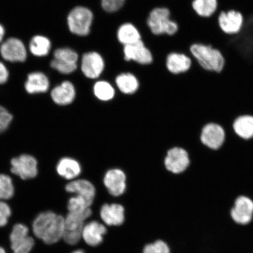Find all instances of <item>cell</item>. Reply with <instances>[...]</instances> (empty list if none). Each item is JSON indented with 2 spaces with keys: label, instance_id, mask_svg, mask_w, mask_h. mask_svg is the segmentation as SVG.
Segmentation results:
<instances>
[{
  "label": "cell",
  "instance_id": "cell-8",
  "mask_svg": "<svg viewBox=\"0 0 253 253\" xmlns=\"http://www.w3.org/2000/svg\"><path fill=\"white\" fill-rule=\"evenodd\" d=\"M105 68V61L102 55L96 51L84 53L82 56L81 68L87 78L97 79L103 74Z\"/></svg>",
  "mask_w": 253,
  "mask_h": 253
},
{
  "label": "cell",
  "instance_id": "cell-12",
  "mask_svg": "<svg viewBox=\"0 0 253 253\" xmlns=\"http://www.w3.org/2000/svg\"><path fill=\"white\" fill-rule=\"evenodd\" d=\"M103 182L109 194L114 197H119L126 191V175L121 169L109 170L104 176Z\"/></svg>",
  "mask_w": 253,
  "mask_h": 253
},
{
  "label": "cell",
  "instance_id": "cell-26",
  "mask_svg": "<svg viewBox=\"0 0 253 253\" xmlns=\"http://www.w3.org/2000/svg\"><path fill=\"white\" fill-rule=\"evenodd\" d=\"M91 205L84 198L75 195L69 199L68 209L69 212L90 217L92 213L90 209Z\"/></svg>",
  "mask_w": 253,
  "mask_h": 253
},
{
  "label": "cell",
  "instance_id": "cell-37",
  "mask_svg": "<svg viewBox=\"0 0 253 253\" xmlns=\"http://www.w3.org/2000/svg\"><path fill=\"white\" fill-rule=\"evenodd\" d=\"M35 245L33 237H29L23 243L12 249L13 253H30Z\"/></svg>",
  "mask_w": 253,
  "mask_h": 253
},
{
  "label": "cell",
  "instance_id": "cell-39",
  "mask_svg": "<svg viewBox=\"0 0 253 253\" xmlns=\"http://www.w3.org/2000/svg\"><path fill=\"white\" fill-rule=\"evenodd\" d=\"M5 35V28L1 23H0V44H1L3 41H4Z\"/></svg>",
  "mask_w": 253,
  "mask_h": 253
},
{
  "label": "cell",
  "instance_id": "cell-25",
  "mask_svg": "<svg viewBox=\"0 0 253 253\" xmlns=\"http://www.w3.org/2000/svg\"><path fill=\"white\" fill-rule=\"evenodd\" d=\"M192 8L196 14L201 18H210L217 10V0H193Z\"/></svg>",
  "mask_w": 253,
  "mask_h": 253
},
{
  "label": "cell",
  "instance_id": "cell-7",
  "mask_svg": "<svg viewBox=\"0 0 253 253\" xmlns=\"http://www.w3.org/2000/svg\"><path fill=\"white\" fill-rule=\"evenodd\" d=\"M0 55L4 61L9 62H24L27 59V49L23 41L11 37L1 43Z\"/></svg>",
  "mask_w": 253,
  "mask_h": 253
},
{
  "label": "cell",
  "instance_id": "cell-20",
  "mask_svg": "<svg viewBox=\"0 0 253 253\" xmlns=\"http://www.w3.org/2000/svg\"><path fill=\"white\" fill-rule=\"evenodd\" d=\"M65 190L69 193L80 196L91 205L93 204L96 189L93 183L86 179H74L65 186Z\"/></svg>",
  "mask_w": 253,
  "mask_h": 253
},
{
  "label": "cell",
  "instance_id": "cell-18",
  "mask_svg": "<svg viewBox=\"0 0 253 253\" xmlns=\"http://www.w3.org/2000/svg\"><path fill=\"white\" fill-rule=\"evenodd\" d=\"M253 214V202L251 199L245 197L237 198L231 211L233 220L237 223L247 224L252 220Z\"/></svg>",
  "mask_w": 253,
  "mask_h": 253
},
{
  "label": "cell",
  "instance_id": "cell-6",
  "mask_svg": "<svg viewBox=\"0 0 253 253\" xmlns=\"http://www.w3.org/2000/svg\"><path fill=\"white\" fill-rule=\"evenodd\" d=\"M89 217L85 215L69 212L65 218L63 239L69 245L78 244L82 239L85 221Z\"/></svg>",
  "mask_w": 253,
  "mask_h": 253
},
{
  "label": "cell",
  "instance_id": "cell-40",
  "mask_svg": "<svg viewBox=\"0 0 253 253\" xmlns=\"http://www.w3.org/2000/svg\"><path fill=\"white\" fill-rule=\"evenodd\" d=\"M72 253H85L84 251H82V250H77V251H75L73 252Z\"/></svg>",
  "mask_w": 253,
  "mask_h": 253
},
{
  "label": "cell",
  "instance_id": "cell-32",
  "mask_svg": "<svg viewBox=\"0 0 253 253\" xmlns=\"http://www.w3.org/2000/svg\"><path fill=\"white\" fill-rule=\"evenodd\" d=\"M50 67L63 75H70L77 70L78 64L59 61L53 59L50 62Z\"/></svg>",
  "mask_w": 253,
  "mask_h": 253
},
{
  "label": "cell",
  "instance_id": "cell-28",
  "mask_svg": "<svg viewBox=\"0 0 253 253\" xmlns=\"http://www.w3.org/2000/svg\"><path fill=\"white\" fill-rule=\"evenodd\" d=\"M93 91L95 96L104 102L113 99L115 95V88L105 81H97L94 85Z\"/></svg>",
  "mask_w": 253,
  "mask_h": 253
},
{
  "label": "cell",
  "instance_id": "cell-15",
  "mask_svg": "<svg viewBox=\"0 0 253 253\" xmlns=\"http://www.w3.org/2000/svg\"><path fill=\"white\" fill-rule=\"evenodd\" d=\"M125 210L118 204H104L101 208L100 215L104 223L110 226H121L125 220Z\"/></svg>",
  "mask_w": 253,
  "mask_h": 253
},
{
  "label": "cell",
  "instance_id": "cell-2",
  "mask_svg": "<svg viewBox=\"0 0 253 253\" xmlns=\"http://www.w3.org/2000/svg\"><path fill=\"white\" fill-rule=\"evenodd\" d=\"M192 58L204 71L220 74L225 66L223 53L211 45L200 43L192 44L189 47Z\"/></svg>",
  "mask_w": 253,
  "mask_h": 253
},
{
  "label": "cell",
  "instance_id": "cell-36",
  "mask_svg": "<svg viewBox=\"0 0 253 253\" xmlns=\"http://www.w3.org/2000/svg\"><path fill=\"white\" fill-rule=\"evenodd\" d=\"M11 215V210L9 206L4 201H0V227L7 225Z\"/></svg>",
  "mask_w": 253,
  "mask_h": 253
},
{
  "label": "cell",
  "instance_id": "cell-19",
  "mask_svg": "<svg viewBox=\"0 0 253 253\" xmlns=\"http://www.w3.org/2000/svg\"><path fill=\"white\" fill-rule=\"evenodd\" d=\"M225 134L223 129L216 124H209L203 128L201 140L203 143L211 149L216 150L223 144Z\"/></svg>",
  "mask_w": 253,
  "mask_h": 253
},
{
  "label": "cell",
  "instance_id": "cell-9",
  "mask_svg": "<svg viewBox=\"0 0 253 253\" xmlns=\"http://www.w3.org/2000/svg\"><path fill=\"white\" fill-rule=\"evenodd\" d=\"M218 24L223 33L233 36L241 32L245 24V18L241 12L231 9L221 11L217 17Z\"/></svg>",
  "mask_w": 253,
  "mask_h": 253
},
{
  "label": "cell",
  "instance_id": "cell-11",
  "mask_svg": "<svg viewBox=\"0 0 253 253\" xmlns=\"http://www.w3.org/2000/svg\"><path fill=\"white\" fill-rule=\"evenodd\" d=\"M189 165L188 154L183 148L175 147L168 151L165 166L168 170L173 173H181Z\"/></svg>",
  "mask_w": 253,
  "mask_h": 253
},
{
  "label": "cell",
  "instance_id": "cell-33",
  "mask_svg": "<svg viewBox=\"0 0 253 253\" xmlns=\"http://www.w3.org/2000/svg\"><path fill=\"white\" fill-rule=\"evenodd\" d=\"M142 253H170V249L166 242L159 240L145 246Z\"/></svg>",
  "mask_w": 253,
  "mask_h": 253
},
{
  "label": "cell",
  "instance_id": "cell-10",
  "mask_svg": "<svg viewBox=\"0 0 253 253\" xmlns=\"http://www.w3.org/2000/svg\"><path fill=\"white\" fill-rule=\"evenodd\" d=\"M123 54L126 61H134L142 65H150L153 62V53L142 40L123 46Z\"/></svg>",
  "mask_w": 253,
  "mask_h": 253
},
{
  "label": "cell",
  "instance_id": "cell-38",
  "mask_svg": "<svg viewBox=\"0 0 253 253\" xmlns=\"http://www.w3.org/2000/svg\"><path fill=\"white\" fill-rule=\"evenodd\" d=\"M9 77V73L7 66L0 61V85L7 83Z\"/></svg>",
  "mask_w": 253,
  "mask_h": 253
},
{
  "label": "cell",
  "instance_id": "cell-27",
  "mask_svg": "<svg viewBox=\"0 0 253 253\" xmlns=\"http://www.w3.org/2000/svg\"><path fill=\"white\" fill-rule=\"evenodd\" d=\"M237 134L243 138L253 137V117L245 116L237 119L233 126Z\"/></svg>",
  "mask_w": 253,
  "mask_h": 253
},
{
  "label": "cell",
  "instance_id": "cell-21",
  "mask_svg": "<svg viewBox=\"0 0 253 253\" xmlns=\"http://www.w3.org/2000/svg\"><path fill=\"white\" fill-rule=\"evenodd\" d=\"M56 169L60 176L70 181L77 179L82 172L81 164L70 157L61 158L57 164Z\"/></svg>",
  "mask_w": 253,
  "mask_h": 253
},
{
  "label": "cell",
  "instance_id": "cell-30",
  "mask_svg": "<svg viewBox=\"0 0 253 253\" xmlns=\"http://www.w3.org/2000/svg\"><path fill=\"white\" fill-rule=\"evenodd\" d=\"M14 192V183L11 177L7 174L0 173V201L12 198Z\"/></svg>",
  "mask_w": 253,
  "mask_h": 253
},
{
  "label": "cell",
  "instance_id": "cell-14",
  "mask_svg": "<svg viewBox=\"0 0 253 253\" xmlns=\"http://www.w3.org/2000/svg\"><path fill=\"white\" fill-rule=\"evenodd\" d=\"M53 102L61 106H68L75 99V87L70 81H66L53 87L50 91Z\"/></svg>",
  "mask_w": 253,
  "mask_h": 253
},
{
  "label": "cell",
  "instance_id": "cell-34",
  "mask_svg": "<svg viewBox=\"0 0 253 253\" xmlns=\"http://www.w3.org/2000/svg\"><path fill=\"white\" fill-rule=\"evenodd\" d=\"M126 0H101V7L107 13H114L122 9Z\"/></svg>",
  "mask_w": 253,
  "mask_h": 253
},
{
  "label": "cell",
  "instance_id": "cell-23",
  "mask_svg": "<svg viewBox=\"0 0 253 253\" xmlns=\"http://www.w3.org/2000/svg\"><path fill=\"white\" fill-rule=\"evenodd\" d=\"M51 47V41L48 38L42 35H37L32 38L29 43L31 54L37 57L47 56L50 52Z\"/></svg>",
  "mask_w": 253,
  "mask_h": 253
},
{
  "label": "cell",
  "instance_id": "cell-31",
  "mask_svg": "<svg viewBox=\"0 0 253 253\" xmlns=\"http://www.w3.org/2000/svg\"><path fill=\"white\" fill-rule=\"evenodd\" d=\"M79 58L78 52L71 47H60L53 53V59L62 62L78 64Z\"/></svg>",
  "mask_w": 253,
  "mask_h": 253
},
{
  "label": "cell",
  "instance_id": "cell-1",
  "mask_svg": "<svg viewBox=\"0 0 253 253\" xmlns=\"http://www.w3.org/2000/svg\"><path fill=\"white\" fill-rule=\"evenodd\" d=\"M64 229L65 218L51 211L40 213L33 221L35 236L47 245L54 244L63 239Z\"/></svg>",
  "mask_w": 253,
  "mask_h": 253
},
{
  "label": "cell",
  "instance_id": "cell-17",
  "mask_svg": "<svg viewBox=\"0 0 253 253\" xmlns=\"http://www.w3.org/2000/svg\"><path fill=\"white\" fill-rule=\"evenodd\" d=\"M107 229L105 226L99 221L93 220L85 224L82 239L91 247H96L103 241L104 236L106 235Z\"/></svg>",
  "mask_w": 253,
  "mask_h": 253
},
{
  "label": "cell",
  "instance_id": "cell-3",
  "mask_svg": "<svg viewBox=\"0 0 253 253\" xmlns=\"http://www.w3.org/2000/svg\"><path fill=\"white\" fill-rule=\"evenodd\" d=\"M147 24L155 36H175L179 30L178 22L172 20L171 12L167 7H156L152 9L148 16Z\"/></svg>",
  "mask_w": 253,
  "mask_h": 253
},
{
  "label": "cell",
  "instance_id": "cell-29",
  "mask_svg": "<svg viewBox=\"0 0 253 253\" xmlns=\"http://www.w3.org/2000/svg\"><path fill=\"white\" fill-rule=\"evenodd\" d=\"M29 229L23 224H16L9 236L11 249L21 244L29 237Z\"/></svg>",
  "mask_w": 253,
  "mask_h": 253
},
{
  "label": "cell",
  "instance_id": "cell-13",
  "mask_svg": "<svg viewBox=\"0 0 253 253\" xmlns=\"http://www.w3.org/2000/svg\"><path fill=\"white\" fill-rule=\"evenodd\" d=\"M192 65V57L183 52L172 51L167 56V68L172 74L178 75L188 72Z\"/></svg>",
  "mask_w": 253,
  "mask_h": 253
},
{
  "label": "cell",
  "instance_id": "cell-16",
  "mask_svg": "<svg viewBox=\"0 0 253 253\" xmlns=\"http://www.w3.org/2000/svg\"><path fill=\"white\" fill-rule=\"evenodd\" d=\"M49 87L48 77L44 73L40 71L28 74L24 84L25 91L30 94L45 93L49 89Z\"/></svg>",
  "mask_w": 253,
  "mask_h": 253
},
{
  "label": "cell",
  "instance_id": "cell-4",
  "mask_svg": "<svg viewBox=\"0 0 253 253\" xmlns=\"http://www.w3.org/2000/svg\"><path fill=\"white\" fill-rule=\"evenodd\" d=\"M94 14L89 8L78 5L72 8L67 16L69 31L78 37H86L91 32Z\"/></svg>",
  "mask_w": 253,
  "mask_h": 253
},
{
  "label": "cell",
  "instance_id": "cell-41",
  "mask_svg": "<svg viewBox=\"0 0 253 253\" xmlns=\"http://www.w3.org/2000/svg\"><path fill=\"white\" fill-rule=\"evenodd\" d=\"M0 253H6V252L4 249L0 247Z\"/></svg>",
  "mask_w": 253,
  "mask_h": 253
},
{
  "label": "cell",
  "instance_id": "cell-5",
  "mask_svg": "<svg viewBox=\"0 0 253 253\" xmlns=\"http://www.w3.org/2000/svg\"><path fill=\"white\" fill-rule=\"evenodd\" d=\"M11 171L21 179L36 178L39 173V163L36 158L30 154H21L11 160Z\"/></svg>",
  "mask_w": 253,
  "mask_h": 253
},
{
  "label": "cell",
  "instance_id": "cell-24",
  "mask_svg": "<svg viewBox=\"0 0 253 253\" xmlns=\"http://www.w3.org/2000/svg\"><path fill=\"white\" fill-rule=\"evenodd\" d=\"M116 84L122 93L126 94H133L139 87L137 78L131 73H122L116 78Z\"/></svg>",
  "mask_w": 253,
  "mask_h": 253
},
{
  "label": "cell",
  "instance_id": "cell-35",
  "mask_svg": "<svg viewBox=\"0 0 253 253\" xmlns=\"http://www.w3.org/2000/svg\"><path fill=\"white\" fill-rule=\"evenodd\" d=\"M13 120V116L4 106L0 105V134L9 128Z\"/></svg>",
  "mask_w": 253,
  "mask_h": 253
},
{
  "label": "cell",
  "instance_id": "cell-22",
  "mask_svg": "<svg viewBox=\"0 0 253 253\" xmlns=\"http://www.w3.org/2000/svg\"><path fill=\"white\" fill-rule=\"evenodd\" d=\"M117 39L124 46L131 45L141 40V34L135 25L131 23H125L118 28Z\"/></svg>",
  "mask_w": 253,
  "mask_h": 253
}]
</instances>
